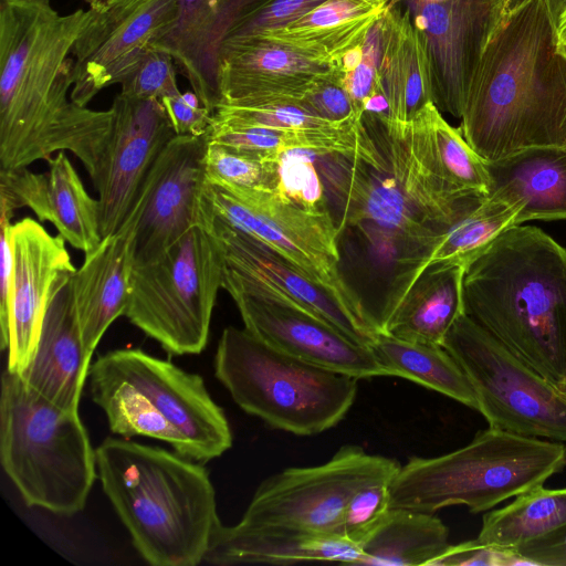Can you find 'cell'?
Returning <instances> with one entry per match:
<instances>
[{
	"label": "cell",
	"mask_w": 566,
	"mask_h": 566,
	"mask_svg": "<svg viewBox=\"0 0 566 566\" xmlns=\"http://www.w3.org/2000/svg\"><path fill=\"white\" fill-rule=\"evenodd\" d=\"M532 565L514 549L480 543L476 538L449 545L431 566H522Z\"/></svg>",
	"instance_id": "b9f144b4"
},
{
	"label": "cell",
	"mask_w": 566,
	"mask_h": 566,
	"mask_svg": "<svg viewBox=\"0 0 566 566\" xmlns=\"http://www.w3.org/2000/svg\"><path fill=\"white\" fill-rule=\"evenodd\" d=\"M387 8L360 0H326L293 23L261 35L334 65L366 38Z\"/></svg>",
	"instance_id": "f1b7e54d"
},
{
	"label": "cell",
	"mask_w": 566,
	"mask_h": 566,
	"mask_svg": "<svg viewBox=\"0 0 566 566\" xmlns=\"http://www.w3.org/2000/svg\"><path fill=\"white\" fill-rule=\"evenodd\" d=\"M566 524V488L538 485L510 504L484 513L476 539L485 545L516 551Z\"/></svg>",
	"instance_id": "1f68e13d"
},
{
	"label": "cell",
	"mask_w": 566,
	"mask_h": 566,
	"mask_svg": "<svg viewBox=\"0 0 566 566\" xmlns=\"http://www.w3.org/2000/svg\"><path fill=\"white\" fill-rule=\"evenodd\" d=\"M333 66L263 35L226 41L221 44L217 65L219 105L300 101L314 78Z\"/></svg>",
	"instance_id": "ffe728a7"
},
{
	"label": "cell",
	"mask_w": 566,
	"mask_h": 566,
	"mask_svg": "<svg viewBox=\"0 0 566 566\" xmlns=\"http://www.w3.org/2000/svg\"><path fill=\"white\" fill-rule=\"evenodd\" d=\"M368 4L375 6V7H385L389 6L390 0H360Z\"/></svg>",
	"instance_id": "c3c4849f"
},
{
	"label": "cell",
	"mask_w": 566,
	"mask_h": 566,
	"mask_svg": "<svg viewBox=\"0 0 566 566\" xmlns=\"http://www.w3.org/2000/svg\"><path fill=\"white\" fill-rule=\"evenodd\" d=\"M300 103L319 118L334 124H355L360 118L334 66L314 78Z\"/></svg>",
	"instance_id": "60d3db41"
},
{
	"label": "cell",
	"mask_w": 566,
	"mask_h": 566,
	"mask_svg": "<svg viewBox=\"0 0 566 566\" xmlns=\"http://www.w3.org/2000/svg\"><path fill=\"white\" fill-rule=\"evenodd\" d=\"M408 11L429 66L432 99L461 118L468 87L501 0L400 2Z\"/></svg>",
	"instance_id": "9a60e30c"
},
{
	"label": "cell",
	"mask_w": 566,
	"mask_h": 566,
	"mask_svg": "<svg viewBox=\"0 0 566 566\" xmlns=\"http://www.w3.org/2000/svg\"><path fill=\"white\" fill-rule=\"evenodd\" d=\"M442 346L459 363L489 427L566 442V396L503 344L461 314Z\"/></svg>",
	"instance_id": "8fae6325"
},
{
	"label": "cell",
	"mask_w": 566,
	"mask_h": 566,
	"mask_svg": "<svg viewBox=\"0 0 566 566\" xmlns=\"http://www.w3.org/2000/svg\"><path fill=\"white\" fill-rule=\"evenodd\" d=\"M203 206L214 218L265 244L323 287L367 333L376 336L363 298L340 272V230L331 211H311L275 191L207 180Z\"/></svg>",
	"instance_id": "30bf717a"
},
{
	"label": "cell",
	"mask_w": 566,
	"mask_h": 566,
	"mask_svg": "<svg viewBox=\"0 0 566 566\" xmlns=\"http://www.w3.org/2000/svg\"><path fill=\"white\" fill-rule=\"evenodd\" d=\"M85 1H86L87 3H91V2L96 1V0H85Z\"/></svg>",
	"instance_id": "816d5d0a"
},
{
	"label": "cell",
	"mask_w": 566,
	"mask_h": 566,
	"mask_svg": "<svg viewBox=\"0 0 566 566\" xmlns=\"http://www.w3.org/2000/svg\"><path fill=\"white\" fill-rule=\"evenodd\" d=\"M379 76L388 106V117L409 123L432 99L428 61L409 11L388 6L377 20Z\"/></svg>",
	"instance_id": "83f0119b"
},
{
	"label": "cell",
	"mask_w": 566,
	"mask_h": 566,
	"mask_svg": "<svg viewBox=\"0 0 566 566\" xmlns=\"http://www.w3.org/2000/svg\"><path fill=\"white\" fill-rule=\"evenodd\" d=\"M207 147L206 135H175L160 151L139 193L134 265L154 260L192 227L206 226Z\"/></svg>",
	"instance_id": "5bb4252c"
},
{
	"label": "cell",
	"mask_w": 566,
	"mask_h": 566,
	"mask_svg": "<svg viewBox=\"0 0 566 566\" xmlns=\"http://www.w3.org/2000/svg\"><path fill=\"white\" fill-rule=\"evenodd\" d=\"M10 240L13 272L7 369L21 375L34 353L51 297L77 269L66 241L34 219L11 223Z\"/></svg>",
	"instance_id": "ac0fdd59"
},
{
	"label": "cell",
	"mask_w": 566,
	"mask_h": 566,
	"mask_svg": "<svg viewBox=\"0 0 566 566\" xmlns=\"http://www.w3.org/2000/svg\"><path fill=\"white\" fill-rule=\"evenodd\" d=\"M464 312L552 384L566 381V248L513 226L465 265Z\"/></svg>",
	"instance_id": "3957f363"
},
{
	"label": "cell",
	"mask_w": 566,
	"mask_h": 566,
	"mask_svg": "<svg viewBox=\"0 0 566 566\" xmlns=\"http://www.w3.org/2000/svg\"><path fill=\"white\" fill-rule=\"evenodd\" d=\"M449 545V530L434 514L389 509L359 543V565L431 566Z\"/></svg>",
	"instance_id": "f546056e"
},
{
	"label": "cell",
	"mask_w": 566,
	"mask_h": 566,
	"mask_svg": "<svg viewBox=\"0 0 566 566\" xmlns=\"http://www.w3.org/2000/svg\"><path fill=\"white\" fill-rule=\"evenodd\" d=\"M223 272L220 239L195 226L154 260L133 265L125 316L167 352L200 354Z\"/></svg>",
	"instance_id": "9c48e42d"
},
{
	"label": "cell",
	"mask_w": 566,
	"mask_h": 566,
	"mask_svg": "<svg viewBox=\"0 0 566 566\" xmlns=\"http://www.w3.org/2000/svg\"><path fill=\"white\" fill-rule=\"evenodd\" d=\"M324 1L326 0H263L232 27L223 42L258 36L284 28Z\"/></svg>",
	"instance_id": "f35d334b"
},
{
	"label": "cell",
	"mask_w": 566,
	"mask_h": 566,
	"mask_svg": "<svg viewBox=\"0 0 566 566\" xmlns=\"http://www.w3.org/2000/svg\"><path fill=\"white\" fill-rule=\"evenodd\" d=\"M172 56L150 48L138 65L119 84L120 94L139 99L161 102L181 93L177 84V70Z\"/></svg>",
	"instance_id": "74e56055"
},
{
	"label": "cell",
	"mask_w": 566,
	"mask_h": 566,
	"mask_svg": "<svg viewBox=\"0 0 566 566\" xmlns=\"http://www.w3.org/2000/svg\"><path fill=\"white\" fill-rule=\"evenodd\" d=\"M142 207L139 195L120 228L104 237L95 250L86 253L82 266L71 277L82 339L91 357L111 324L125 315Z\"/></svg>",
	"instance_id": "7402d4cb"
},
{
	"label": "cell",
	"mask_w": 566,
	"mask_h": 566,
	"mask_svg": "<svg viewBox=\"0 0 566 566\" xmlns=\"http://www.w3.org/2000/svg\"><path fill=\"white\" fill-rule=\"evenodd\" d=\"M1 465L29 506L81 512L97 478L78 411L56 406L6 369L0 396Z\"/></svg>",
	"instance_id": "52a82bcc"
},
{
	"label": "cell",
	"mask_w": 566,
	"mask_h": 566,
	"mask_svg": "<svg viewBox=\"0 0 566 566\" xmlns=\"http://www.w3.org/2000/svg\"><path fill=\"white\" fill-rule=\"evenodd\" d=\"M161 103L176 135H206L213 113L202 105L195 92L179 93Z\"/></svg>",
	"instance_id": "7bdbcfd3"
},
{
	"label": "cell",
	"mask_w": 566,
	"mask_h": 566,
	"mask_svg": "<svg viewBox=\"0 0 566 566\" xmlns=\"http://www.w3.org/2000/svg\"><path fill=\"white\" fill-rule=\"evenodd\" d=\"M93 401L112 432L164 441L198 462L223 454L232 433L223 410L198 374L139 348L101 355L88 370Z\"/></svg>",
	"instance_id": "5b68a950"
},
{
	"label": "cell",
	"mask_w": 566,
	"mask_h": 566,
	"mask_svg": "<svg viewBox=\"0 0 566 566\" xmlns=\"http://www.w3.org/2000/svg\"><path fill=\"white\" fill-rule=\"evenodd\" d=\"M214 374L242 410L297 436L335 427L357 395V378L294 358L233 326L219 339Z\"/></svg>",
	"instance_id": "ba28073f"
},
{
	"label": "cell",
	"mask_w": 566,
	"mask_h": 566,
	"mask_svg": "<svg viewBox=\"0 0 566 566\" xmlns=\"http://www.w3.org/2000/svg\"><path fill=\"white\" fill-rule=\"evenodd\" d=\"M213 118L233 125L265 126L294 130L326 129L350 125L334 124L322 119L295 99H275L250 105L220 104L213 113Z\"/></svg>",
	"instance_id": "d590c367"
},
{
	"label": "cell",
	"mask_w": 566,
	"mask_h": 566,
	"mask_svg": "<svg viewBox=\"0 0 566 566\" xmlns=\"http://www.w3.org/2000/svg\"><path fill=\"white\" fill-rule=\"evenodd\" d=\"M113 129L98 180L102 237L128 218L160 151L176 135L159 99L118 94L111 106Z\"/></svg>",
	"instance_id": "2e32d148"
},
{
	"label": "cell",
	"mask_w": 566,
	"mask_h": 566,
	"mask_svg": "<svg viewBox=\"0 0 566 566\" xmlns=\"http://www.w3.org/2000/svg\"><path fill=\"white\" fill-rule=\"evenodd\" d=\"M95 454L102 489L140 556L154 566L202 563L221 524L205 467L125 438H106Z\"/></svg>",
	"instance_id": "277c9868"
},
{
	"label": "cell",
	"mask_w": 566,
	"mask_h": 566,
	"mask_svg": "<svg viewBox=\"0 0 566 566\" xmlns=\"http://www.w3.org/2000/svg\"><path fill=\"white\" fill-rule=\"evenodd\" d=\"M485 165L488 196L520 206L517 224L566 220V147H530Z\"/></svg>",
	"instance_id": "4316f807"
},
{
	"label": "cell",
	"mask_w": 566,
	"mask_h": 566,
	"mask_svg": "<svg viewBox=\"0 0 566 566\" xmlns=\"http://www.w3.org/2000/svg\"><path fill=\"white\" fill-rule=\"evenodd\" d=\"M315 154L291 150L279 157L277 192L311 211H331L323 178L317 171Z\"/></svg>",
	"instance_id": "8d00e7d4"
},
{
	"label": "cell",
	"mask_w": 566,
	"mask_h": 566,
	"mask_svg": "<svg viewBox=\"0 0 566 566\" xmlns=\"http://www.w3.org/2000/svg\"><path fill=\"white\" fill-rule=\"evenodd\" d=\"M465 264L439 262L396 273L379 311V329L399 339L441 345L464 312ZM379 333V334H380Z\"/></svg>",
	"instance_id": "44dd1931"
},
{
	"label": "cell",
	"mask_w": 566,
	"mask_h": 566,
	"mask_svg": "<svg viewBox=\"0 0 566 566\" xmlns=\"http://www.w3.org/2000/svg\"><path fill=\"white\" fill-rule=\"evenodd\" d=\"M263 0H176L171 30L151 48L169 53L202 105L214 113L220 103L218 55L232 27Z\"/></svg>",
	"instance_id": "cb8c5ba5"
},
{
	"label": "cell",
	"mask_w": 566,
	"mask_h": 566,
	"mask_svg": "<svg viewBox=\"0 0 566 566\" xmlns=\"http://www.w3.org/2000/svg\"><path fill=\"white\" fill-rule=\"evenodd\" d=\"M554 43L557 53L566 60V8L554 29Z\"/></svg>",
	"instance_id": "bcb514c9"
},
{
	"label": "cell",
	"mask_w": 566,
	"mask_h": 566,
	"mask_svg": "<svg viewBox=\"0 0 566 566\" xmlns=\"http://www.w3.org/2000/svg\"><path fill=\"white\" fill-rule=\"evenodd\" d=\"M223 289L234 301L244 328L269 346L357 379L387 376L369 345L350 339L322 319L234 286Z\"/></svg>",
	"instance_id": "e0dca14e"
},
{
	"label": "cell",
	"mask_w": 566,
	"mask_h": 566,
	"mask_svg": "<svg viewBox=\"0 0 566 566\" xmlns=\"http://www.w3.org/2000/svg\"><path fill=\"white\" fill-rule=\"evenodd\" d=\"M405 0H390V3L389 6H395V4H398L400 2H402ZM419 1H443V0H419Z\"/></svg>",
	"instance_id": "f907efd6"
},
{
	"label": "cell",
	"mask_w": 566,
	"mask_h": 566,
	"mask_svg": "<svg viewBox=\"0 0 566 566\" xmlns=\"http://www.w3.org/2000/svg\"><path fill=\"white\" fill-rule=\"evenodd\" d=\"M208 228L218 235L223 248L222 289L234 286L293 306L334 326L350 339L370 346L374 336L323 287L272 249L210 216Z\"/></svg>",
	"instance_id": "d6986e66"
},
{
	"label": "cell",
	"mask_w": 566,
	"mask_h": 566,
	"mask_svg": "<svg viewBox=\"0 0 566 566\" xmlns=\"http://www.w3.org/2000/svg\"><path fill=\"white\" fill-rule=\"evenodd\" d=\"M532 566H566V524L516 549Z\"/></svg>",
	"instance_id": "f6af8a7d"
},
{
	"label": "cell",
	"mask_w": 566,
	"mask_h": 566,
	"mask_svg": "<svg viewBox=\"0 0 566 566\" xmlns=\"http://www.w3.org/2000/svg\"><path fill=\"white\" fill-rule=\"evenodd\" d=\"M556 387L564 396H566V381L557 384Z\"/></svg>",
	"instance_id": "681fc988"
},
{
	"label": "cell",
	"mask_w": 566,
	"mask_h": 566,
	"mask_svg": "<svg viewBox=\"0 0 566 566\" xmlns=\"http://www.w3.org/2000/svg\"><path fill=\"white\" fill-rule=\"evenodd\" d=\"M10 226V220L0 219V332L2 350L7 349L9 343L10 298L13 272Z\"/></svg>",
	"instance_id": "ee69618b"
},
{
	"label": "cell",
	"mask_w": 566,
	"mask_h": 566,
	"mask_svg": "<svg viewBox=\"0 0 566 566\" xmlns=\"http://www.w3.org/2000/svg\"><path fill=\"white\" fill-rule=\"evenodd\" d=\"M460 119L464 139L484 160L566 147V60L543 0H501Z\"/></svg>",
	"instance_id": "7a4b0ae2"
},
{
	"label": "cell",
	"mask_w": 566,
	"mask_h": 566,
	"mask_svg": "<svg viewBox=\"0 0 566 566\" xmlns=\"http://www.w3.org/2000/svg\"><path fill=\"white\" fill-rule=\"evenodd\" d=\"M308 560L359 565L358 545L332 535L281 527H252L222 523L214 531L203 562L230 566L243 564L285 565Z\"/></svg>",
	"instance_id": "484cf974"
},
{
	"label": "cell",
	"mask_w": 566,
	"mask_h": 566,
	"mask_svg": "<svg viewBox=\"0 0 566 566\" xmlns=\"http://www.w3.org/2000/svg\"><path fill=\"white\" fill-rule=\"evenodd\" d=\"M549 15L553 29H555L562 12L566 8V0H543Z\"/></svg>",
	"instance_id": "7dc6e473"
},
{
	"label": "cell",
	"mask_w": 566,
	"mask_h": 566,
	"mask_svg": "<svg viewBox=\"0 0 566 566\" xmlns=\"http://www.w3.org/2000/svg\"><path fill=\"white\" fill-rule=\"evenodd\" d=\"M370 347L387 376L402 377L478 409L470 380L443 346L408 342L380 333Z\"/></svg>",
	"instance_id": "4dcf8cb0"
},
{
	"label": "cell",
	"mask_w": 566,
	"mask_h": 566,
	"mask_svg": "<svg viewBox=\"0 0 566 566\" xmlns=\"http://www.w3.org/2000/svg\"><path fill=\"white\" fill-rule=\"evenodd\" d=\"M390 482L365 486L353 495L342 518L339 534L343 538L359 545L380 523L390 509Z\"/></svg>",
	"instance_id": "ab89813d"
},
{
	"label": "cell",
	"mask_w": 566,
	"mask_h": 566,
	"mask_svg": "<svg viewBox=\"0 0 566 566\" xmlns=\"http://www.w3.org/2000/svg\"><path fill=\"white\" fill-rule=\"evenodd\" d=\"M88 6L94 14L72 50L70 97L80 106L120 84L177 18L176 0H96Z\"/></svg>",
	"instance_id": "4fadbf2b"
},
{
	"label": "cell",
	"mask_w": 566,
	"mask_h": 566,
	"mask_svg": "<svg viewBox=\"0 0 566 566\" xmlns=\"http://www.w3.org/2000/svg\"><path fill=\"white\" fill-rule=\"evenodd\" d=\"M3 195L10 208H30L40 221L53 223L59 234L84 254L103 240L99 201L88 195L64 151L49 160L48 174H36L28 167L11 171L4 180Z\"/></svg>",
	"instance_id": "603a6c76"
},
{
	"label": "cell",
	"mask_w": 566,
	"mask_h": 566,
	"mask_svg": "<svg viewBox=\"0 0 566 566\" xmlns=\"http://www.w3.org/2000/svg\"><path fill=\"white\" fill-rule=\"evenodd\" d=\"M399 468L395 459L344 446L325 463L289 468L265 479L239 524L342 537L343 514L353 495L365 486L391 481Z\"/></svg>",
	"instance_id": "7c38bea8"
},
{
	"label": "cell",
	"mask_w": 566,
	"mask_h": 566,
	"mask_svg": "<svg viewBox=\"0 0 566 566\" xmlns=\"http://www.w3.org/2000/svg\"><path fill=\"white\" fill-rule=\"evenodd\" d=\"M430 124L438 165L446 181L459 192L489 195L485 160L468 144L460 128L451 126L432 103Z\"/></svg>",
	"instance_id": "836d02e7"
},
{
	"label": "cell",
	"mask_w": 566,
	"mask_h": 566,
	"mask_svg": "<svg viewBox=\"0 0 566 566\" xmlns=\"http://www.w3.org/2000/svg\"><path fill=\"white\" fill-rule=\"evenodd\" d=\"M279 157H265L252 151L208 142L206 153L207 180L221 186L276 191Z\"/></svg>",
	"instance_id": "e575fe53"
},
{
	"label": "cell",
	"mask_w": 566,
	"mask_h": 566,
	"mask_svg": "<svg viewBox=\"0 0 566 566\" xmlns=\"http://www.w3.org/2000/svg\"><path fill=\"white\" fill-rule=\"evenodd\" d=\"M94 11L60 14L50 0H0V169L71 151L98 180L113 112L75 104L73 46Z\"/></svg>",
	"instance_id": "6da1fadb"
},
{
	"label": "cell",
	"mask_w": 566,
	"mask_h": 566,
	"mask_svg": "<svg viewBox=\"0 0 566 566\" xmlns=\"http://www.w3.org/2000/svg\"><path fill=\"white\" fill-rule=\"evenodd\" d=\"M565 465V443L489 427L460 449L400 465L389 485V506L434 514L464 505L482 513L544 485Z\"/></svg>",
	"instance_id": "8992f818"
},
{
	"label": "cell",
	"mask_w": 566,
	"mask_h": 566,
	"mask_svg": "<svg viewBox=\"0 0 566 566\" xmlns=\"http://www.w3.org/2000/svg\"><path fill=\"white\" fill-rule=\"evenodd\" d=\"M90 363L70 279L51 297L34 353L19 376L31 389L62 409L78 411Z\"/></svg>",
	"instance_id": "d4e9b609"
},
{
	"label": "cell",
	"mask_w": 566,
	"mask_h": 566,
	"mask_svg": "<svg viewBox=\"0 0 566 566\" xmlns=\"http://www.w3.org/2000/svg\"><path fill=\"white\" fill-rule=\"evenodd\" d=\"M521 207L484 197L461 217L412 266L399 271L416 272L439 262H468L504 230L517 224ZM396 274V273H395Z\"/></svg>",
	"instance_id": "d6a6232c"
}]
</instances>
